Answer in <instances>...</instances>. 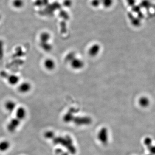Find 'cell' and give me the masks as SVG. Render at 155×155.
<instances>
[{
    "instance_id": "1",
    "label": "cell",
    "mask_w": 155,
    "mask_h": 155,
    "mask_svg": "<svg viewBox=\"0 0 155 155\" xmlns=\"http://www.w3.org/2000/svg\"><path fill=\"white\" fill-rule=\"evenodd\" d=\"M27 111L24 107H19L16 110L15 118L11 120L7 126L8 131L10 132H14L18 128L22 121L26 118Z\"/></svg>"
},
{
    "instance_id": "2",
    "label": "cell",
    "mask_w": 155,
    "mask_h": 155,
    "mask_svg": "<svg viewBox=\"0 0 155 155\" xmlns=\"http://www.w3.org/2000/svg\"><path fill=\"white\" fill-rule=\"evenodd\" d=\"M97 138L100 142L103 144L106 145L107 144L109 139L108 129L105 127L102 128L98 133Z\"/></svg>"
},
{
    "instance_id": "3",
    "label": "cell",
    "mask_w": 155,
    "mask_h": 155,
    "mask_svg": "<svg viewBox=\"0 0 155 155\" xmlns=\"http://www.w3.org/2000/svg\"><path fill=\"white\" fill-rule=\"evenodd\" d=\"M1 75L4 78H6L8 83L11 85H16L19 84V78L18 75L15 74H8L3 72L1 74Z\"/></svg>"
},
{
    "instance_id": "4",
    "label": "cell",
    "mask_w": 155,
    "mask_h": 155,
    "mask_svg": "<svg viewBox=\"0 0 155 155\" xmlns=\"http://www.w3.org/2000/svg\"><path fill=\"white\" fill-rule=\"evenodd\" d=\"M32 89L31 83L28 81H23L21 82L17 87L18 92L21 94H27Z\"/></svg>"
},
{
    "instance_id": "5",
    "label": "cell",
    "mask_w": 155,
    "mask_h": 155,
    "mask_svg": "<svg viewBox=\"0 0 155 155\" xmlns=\"http://www.w3.org/2000/svg\"><path fill=\"white\" fill-rule=\"evenodd\" d=\"M44 66L47 70L52 71L55 69L56 63L53 59L48 58L44 62Z\"/></svg>"
},
{
    "instance_id": "6",
    "label": "cell",
    "mask_w": 155,
    "mask_h": 155,
    "mask_svg": "<svg viewBox=\"0 0 155 155\" xmlns=\"http://www.w3.org/2000/svg\"><path fill=\"white\" fill-rule=\"evenodd\" d=\"M5 108L9 112H12L16 110V104L15 101L9 100L6 101L4 105Z\"/></svg>"
},
{
    "instance_id": "7",
    "label": "cell",
    "mask_w": 155,
    "mask_h": 155,
    "mask_svg": "<svg viewBox=\"0 0 155 155\" xmlns=\"http://www.w3.org/2000/svg\"><path fill=\"white\" fill-rule=\"evenodd\" d=\"M138 103L139 105L142 108H146L150 105L151 101L148 97L142 96L140 98Z\"/></svg>"
},
{
    "instance_id": "8",
    "label": "cell",
    "mask_w": 155,
    "mask_h": 155,
    "mask_svg": "<svg viewBox=\"0 0 155 155\" xmlns=\"http://www.w3.org/2000/svg\"><path fill=\"white\" fill-rule=\"evenodd\" d=\"M50 39V35L46 32L42 33L40 35L39 39L40 43L49 42Z\"/></svg>"
},
{
    "instance_id": "9",
    "label": "cell",
    "mask_w": 155,
    "mask_h": 155,
    "mask_svg": "<svg viewBox=\"0 0 155 155\" xmlns=\"http://www.w3.org/2000/svg\"><path fill=\"white\" fill-rule=\"evenodd\" d=\"M10 143L8 141L4 140L0 143V151L5 152L9 149L10 147Z\"/></svg>"
},
{
    "instance_id": "10",
    "label": "cell",
    "mask_w": 155,
    "mask_h": 155,
    "mask_svg": "<svg viewBox=\"0 0 155 155\" xmlns=\"http://www.w3.org/2000/svg\"><path fill=\"white\" fill-rule=\"evenodd\" d=\"M153 4H152V3L149 0H143L140 3V6L141 8L149 9L152 7Z\"/></svg>"
},
{
    "instance_id": "11",
    "label": "cell",
    "mask_w": 155,
    "mask_h": 155,
    "mask_svg": "<svg viewBox=\"0 0 155 155\" xmlns=\"http://www.w3.org/2000/svg\"><path fill=\"white\" fill-rule=\"evenodd\" d=\"M143 143L144 146H146V148L147 149L154 144V140L152 137H147L143 139Z\"/></svg>"
},
{
    "instance_id": "12",
    "label": "cell",
    "mask_w": 155,
    "mask_h": 155,
    "mask_svg": "<svg viewBox=\"0 0 155 155\" xmlns=\"http://www.w3.org/2000/svg\"><path fill=\"white\" fill-rule=\"evenodd\" d=\"M40 44L41 48L44 51L49 52L52 50V45L49 42L40 43Z\"/></svg>"
},
{
    "instance_id": "13",
    "label": "cell",
    "mask_w": 155,
    "mask_h": 155,
    "mask_svg": "<svg viewBox=\"0 0 155 155\" xmlns=\"http://www.w3.org/2000/svg\"><path fill=\"white\" fill-rule=\"evenodd\" d=\"M100 48L98 45H94L90 48L89 53L92 56H95L98 53Z\"/></svg>"
},
{
    "instance_id": "14",
    "label": "cell",
    "mask_w": 155,
    "mask_h": 155,
    "mask_svg": "<svg viewBox=\"0 0 155 155\" xmlns=\"http://www.w3.org/2000/svg\"><path fill=\"white\" fill-rule=\"evenodd\" d=\"M24 3L23 0H14L13 2V7L16 8H20L23 6Z\"/></svg>"
},
{
    "instance_id": "15",
    "label": "cell",
    "mask_w": 155,
    "mask_h": 155,
    "mask_svg": "<svg viewBox=\"0 0 155 155\" xmlns=\"http://www.w3.org/2000/svg\"><path fill=\"white\" fill-rule=\"evenodd\" d=\"M130 18L131 20L132 23L133 24L136 26H138L140 25V21L139 18H136L133 16L132 14H130Z\"/></svg>"
},
{
    "instance_id": "16",
    "label": "cell",
    "mask_w": 155,
    "mask_h": 155,
    "mask_svg": "<svg viewBox=\"0 0 155 155\" xmlns=\"http://www.w3.org/2000/svg\"><path fill=\"white\" fill-rule=\"evenodd\" d=\"M148 152L153 155H155V144H153L151 147L147 148Z\"/></svg>"
},
{
    "instance_id": "17",
    "label": "cell",
    "mask_w": 155,
    "mask_h": 155,
    "mask_svg": "<svg viewBox=\"0 0 155 155\" xmlns=\"http://www.w3.org/2000/svg\"><path fill=\"white\" fill-rule=\"evenodd\" d=\"M140 9H141V7H140V6H134L133 7L132 10L134 12L138 13L140 12Z\"/></svg>"
},
{
    "instance_id": "18",
    "label": "cell",
    "mask_w": 155,
    "mask_h": 155,
    "mask_svg": "<svg viewBox=\"0 0 155 155\" xmlns=\"http://www.w3.org/2000/svg\"><path fill=\"white\" fill-rule=\"evenodd\" d=\"M103 3L106 7L111 6L112 0H103Z\"/></svg>"
},
{
    "instance_id": "19",
    "label": "cell",
    "mask_w": 155,
    "mask_h": 155,
    "mask_svg": "<svg viewBox=\"0 0 155 155\" xmlns=\"http://www.w3.org/2000/svg\"><path fill=\"white\" fill-rule=\"evenodd\" d=\"M127 1L129 5L133 7L135 4L136 0H127Z\"/></svg>"
},
{
    "instance_id": "20",
    "label": "cell",
    "mask_w": 155,
    "mask_h": 155,
    "mask_svg": "<svg viewBox=\"0 0 155 155\" xmlns=\"http://www.w3.org/2000/svg\"><path fill=\"white\" fill-rule=\"evenodd\" d=\"M146 155H152V154H150V153H148V154H147Z\"/></svg>"
},
{
    "instance_id": "21",
    "label": "cell",
    "mask_w": 155,
    "mask_h": 155,
    "mask_svg": "<svg viewBox=\"0 0 155 155\" xmlns=\"http://www.w3.org/2000/svg\"><path fill=\"white\" fill-rule=\"evenodd\" d=\"M0 18H1V17H0Z\"/></svg>"
}]
</instances>
